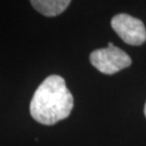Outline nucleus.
I'll return each instance as SVG.
<instances>
[{
  "mask_svg": "<svg viewBox=\"0 0 146 146\" xmlns=\"http://www.w3.org/2000/svg\"><path fill=\"white\" fill-rule=\"evenodd\" d=\"M74 98L63 77L51 75L37 88L31 102V115L37 122L51 125L70 115Z\"/></svg>",
  "mask_w": 146,
  "mask_h": 146,
  "instance_id": "obj_1",
  "label": "nucleus"
},
{
  "mask_svg": "<svg viewBox=\"0 0 146 146\" xmlns=\"http://www.w3.org/2000/svg\"><path fill=\"white\" fill-rule=\"evenodd\" d=\"M90 62L101 73L114 75L129 67L132 60L123 50L110 42L107 48L94 50L90 54Z\"/></svg>",
  "mask_w": 146,
  "mask_h": 146,
  "instance_id": "obj_2",
  "label": "nucleus"
},
{
  "mask_svg": "<svg viewBox=\"0 0 146 146\" xmlns=\"http://www.w3.org/2000/svg\"><path fill=\"white\" fill-rule=\"evenodd\" d=\"M110 24L116 34L130 46H141L146 41L145 25L136 17L121 13L114 16Z\"/></svg>",
  "mask_w": 146,
  "mask_h": 146,
  "instance_id": "obj_3",
  "label": "nucleus"
},
{
  "mask_svg": "<svg viewBox=\"0 0 146 146\" xmlns=\"http://www.w3.org/2000/svg\"><path fill=\"white\" fill-rule=\"evenodd\" d=\"M72 0H31V5L46 16H56L67 9Z\"/></svg>",
  "mask_w": 146,
  "mask_h": 146,
  "instance_id": "obj_4",
  "label": "nucleus"
},
{
  "mask_svg": "<svg viewBox=\"0 0 146 146\" xmlns=\"http://www.w3.org/2000/svg\"><path fill=\"white\" fill-rule=\"evenodd\" d=\"M144 114H145V117H146V103H145V106H144Z\"/></svg>",
  "mask_w": 146,
  "mask_h": 146,
  "instance_id": "obj_5",
  "label": "nucleus"
}]
</instances>
